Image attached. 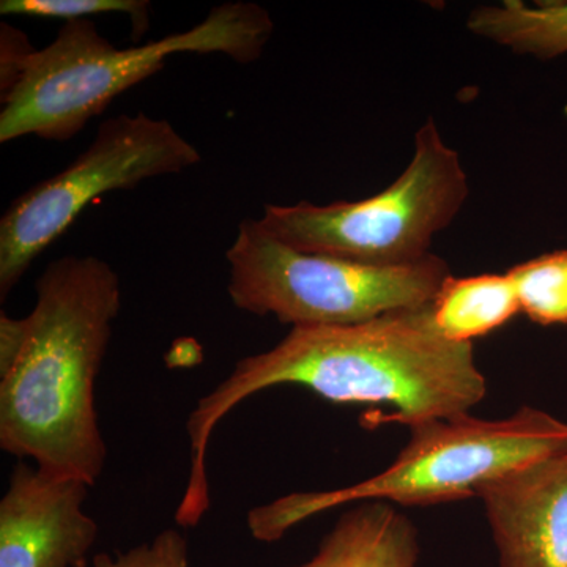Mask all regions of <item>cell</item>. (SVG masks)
I'll use <instances>...</instances> for the list:
<instances>
[{"instance_id":"cell-1","label":"cell","mask_w":567,"mask_h":567,"mask_svg":"<svg viewBox=\"0 0 567 567\" xmlns=\"http://www.w3.org/2000/svg\"><path fill=\"white\" fill-rule=\"evenodd\" d=\"M429 305L341 327H292L274 349L238 361L186 423L192 466L178 527H197L210 511L207 453L216 425L268 388L301 386L334 404H388L394 412L383 421L405 427L468 415L486 398V377L473 342L443 338Z\"/></svg>"},{"instance_id":"cell-2","label":"cell","mask_w":567,"mask_h":567,"mask_svg":"<svg viewBox=\"0 0 567 567\" xmlns=\"http://www.w3.org/2000/svg\"><path fill=\"white\" fill-rule=\"evenodd\" d=\"M121 308V278L106 260L65 256L48 265L24 346L0 371L3 453L95 486L107 458L95 385Z\"/></svg>"},{"instance_id":"cell-3","label":"cell","mask_w":567,"mask_h":567,"mask_svg":"<svg viewBox=\"0 0 567 567\" xmlns=\"http://www.w3.org/2000/svg\"><path fill=\"white\" fill-rule=\"evenodd\" d=\"M270 13L257 3L227 2L185 32L118 50L92 20L69 21L43 50H32L2 95L0 142L37 136L65 142L118 95L164 69L171 55L224 54L260 59L274 35Z\"/></svg>"},{"instance_id":"cell-4","label":"cell","mask_w":567,"mask_h":567,"mask_svg":"<svg viewBox=\"0 0 567 567\" xmlns=\"http://www.w3.org/2000/svg\"><path fill=\"white\" fill-rule=\"evenodd\" d=\"M406 427L409 443L385 472L353 486L295 492L254 507L246 516L254 539L278 543L308 518L350 503L412 507L473 498L492 481L567 450V423L527 405L503 420L468 413Z\"/></svg>"},{"instance_id":"cell-5","label":"cell","mask_w":567,"mask_h":567,"mask_svg":"<svg viewBox=\"0 0 567 567\" xmlns=\"http://www.w3.org/2000/svg\"><path fill=\"white\" fill-rule=\"evenodd\" d=\"M226 259L235 308L292 327H341L423 308L451 276L434 254L415 264L375 267L297 251L251 218L238 226Z\"/></svg>"},{"instance_id":"cell-6","label":"cell","mask_w":567,"mask_h":567,"mask_svg":"<svg viewBox=\"0 0 567 567\" xmlns=\"http://www.w3.org/2000/svg\"><path fill=\"white\" fill-rule=\"evenodd\" d=\"M466 196L457 152L427 121L416 133L412 162L385 192L357 203L267 205L259 224L297 251L399 267L431 256L432 238L450 226Z\"/></svg>"},{"instance_id":"cell-7","label":"cell","mask_w":567,"mask_h":567,"mask_svg":"<svg viewBox=\"0 0 567 567\" xmlns=\"http://www.w3.org/2000/svg\"><path fill=\"white\" fill-rule=\"evenodd\" d=\"M196 147L164 118L122 114L103 122L87 151L62 173L21 194L0 219V297L6 300L41 252L92 200L200 163Z\"/></svg>"},{"instance_id":"cell-8","label":"cell","mask_w":567,"mask_h":567,"mask_svg":"<svg viewBox=\"0 0 567 567\" xmlns=\"http://www.w3.org/2000/svg\"><path fill=\"white\" fill-rule=\"evenodd\" d=\"M89 488L18 462L0 499V567H87L99 539Z\"/></svg>"},{"instance_id":"cell-9","label":"cell","mask_w":567,"mask_h":567,"mask_svg":"<svg viewBox=\"0 0 567 567\" xmlns=\"http://www.w3.org/2000/svg\"><path fill=\"white\" fill-rule=\"evenodd\" d=\"M476 498L498 567H567V450L492 481Z\"/></svg>"},{"instance_id":"cell-10","label":"cell","mask_w":567,"mask_h":567,"mask_svg":"<svg viewBox=\"0 0 567 567\" xmlns=\"http://www.w3.org/2000/svg\"><path fill=\"white\" fill-rule=\"evenodd\" d=\"M420 533L386 502H361L339 517L315 557L295 567H416Z\"/></svg>"},{"instance_id":"cell-11","label":"cell","mask_w":567,"mask_h":567,"mask_svg":"<svg viewBox=\"0 0 567 567\" xmlns=\"http://www.w3.org/2000/svg\"><path fill=\"white\" fill-rule=\"evenodd\" d=\"M432 324L443 338L473 342L520 312L509 275L447 276L429 305Z\"/></svg>"},{"instance_id":"cell-12","label":"cell","mask_w":567,"mask_h":567,"mask_svg":"<svg viewBox=\"0 0 567 567\" xmlns=\"http://www.w3.org/2000/svg\"><path fill=\"white\" fill-rule=\"evenodd\" d=\"M470 31L537 59H555L567 52V2L505 0L470 14Z\"/></svg>"},{"instance_id":"cell-13","label":"cell","mask_w":567,"mask_h":567,"mask_svg":"<svg viewBox=\"0 0 567 567\" xmlns=\"http://www.w3.org/2000/svg\"><path fill=\"white\" fill-rule=\"evenodd\" d=\"M520 312L532 322L567 324V249L544 254L507 271Z\"/></svg>"},{"instance_id":"cell-14","label":"cell","mask_w":567,"mask_h":567,"mask_svg":"<svg viewBox=\"0 0 567 567\" xmlns=\"http://www.w3.org/2000/svg\"><path fill=\"white\" fill-rule=\"evenodd\" d=\"M3 17H29L65 22L91 20L96 14L122 13L132 18L134 39L148 29L151 2L147 0H2Z\"/></svg>"},{"instance_id":"cell-15","label":"cell","mask_w":567,"mask_h":567,"mask_svg":"<svg viewBox=\"0 0 567 567\" xmlns=\"http://www.w3.org/2000/svg\"><path fill=\"white\" fill-rule=\"evenodd\" d=\"M92 567H189L188 540L178 529H163L151 543L114 554L100 551Z\"/></svg>"}]
</instances>
